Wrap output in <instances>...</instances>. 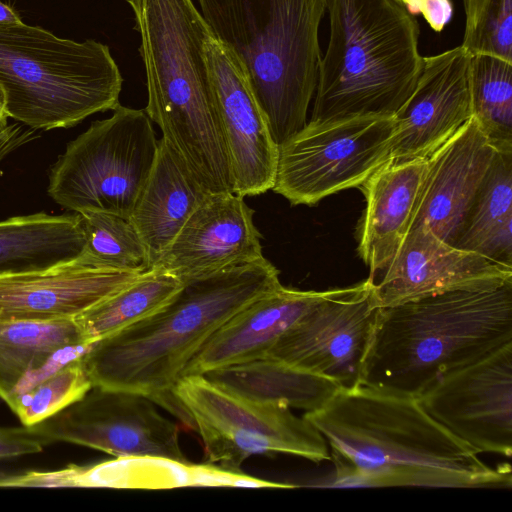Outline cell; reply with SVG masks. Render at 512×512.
I'll list each match as a JSON object with an SVG mask.
<instances>
[{
	"label": "cell",
	"instance_id": "1",
	"mask_svg": "<svg viewBox=\"0 0 512 512\" xmlns=\"http://www.w3.org/2000/svg\"><path fill=\"white\" fill-rule=\"evenodd\" d=\"M304 417L331 448L330 486L511 488L509 464L493 468L432 418L413 396L341 387Z\"/></svg>",
	"mask_w": 512,
	"mask_h": 512
},
{
	"label": "cell",
	"instance_id": "2",
	"mask_svg": "<svg viewBox=\"0 0 512 512\" xmlns=\"http://www.w3.org/2000/svg\"><path fill=\"white\" fill-rule=\"evenodd\" d=\"M281 285L265 257L184 282L155 313L89 347L82 358L92 385L139 393L164 407L207 339Z\"/></svg>",
	"mask_w": 512,
	"mask_h": 512
},
{
	"label": "cell",
	"instance_id": "3",
	"mask_svg": "<svg viewBox=\"0 0 512 512\" xmlns=\"http://www.w3.org/2000/svg\"><path fill=\"white\" fill-rule=\"evenodd\" d=\"M127 2L140 35L146 114L208 192H232L206 55L212 31L192 0Z\"/></svg>",
	"mask_w": 512,
	"mask_h": 512
},
{
	"label": "cell",
	"instance_id": "4",
	"mask_svg": "<svg viewBox=\"0 0 512 512\" xmlns=\"http://www.w3.org/2000/svg\"><path fill=\"white\" fill-rule=\"evenodd\" d=\"M509 342L512 281L378 308L358 384L417 398L445 373Z\"/></svg>",
	"mask_w": 512,
	"mask_h": 512
},
{
	"label": "cell",
	"instance_id": "5",
	"mask_svg": "<svg viewBox=\"0 0 512 512\" xmlns=\"http://www.w3.org/2000/svg\"><path fill=\"white\" fill-rule=\"evenodd\" d=\"M213 36L241 62L279 146L307 123L329 0H197Z\"/></svg>",
	"mask_w": 512,
	"mask_h": 512
},
{
	"label": "cell",
	"instance_id": "6",
	"mask_svg": "<svg viewBox=\"0 0 512 512\" xmlns=\"http://www.w3.org/2000/svg\"><path fill=\"white\" fill-rule=\"evenodd\" d=\"M310 120L394 116L420 75V27L401 0H329Z\"/></svg>",
	"mask_w": 512,
	"mask_h": 512
},
{
	"label": "cell",
	"instance_id": "7",
	"mask_svg": "<svg viewBox=\"0 0 512 512\" xmlns=\"http://www.w3.org/2000/svg\"><path fill=\"white\" fill-rule=\"evenodd\" d=\"M123 78L107 45L65 39L24 22L0 27L4 109L33 130L69 128L114 110Z\"/></svg>",
	"mask_w": 512,
	"mask_h": 512
},
{
	"label": "cell",
	"instance_id": "8",
	"mask_svg": "<svg viewBox=\"0 0 512 512\" xmlns=\"http://www.w3.org/2000/svg\"><path fill=\"white\" fill-rule=\"evenodd\" d=\"M158 151L145 110L118 105L70 141L49 171L48 194L61 207L129 219Z\"/></svg>",
	"mask_w": 512,
	"mask_h": 512
},
{
	"label": "cell",
	"instance_id": "9",
	"mask_svg": "<svg viewBox=\"0 0 512 512\" xmlns=\"http://www.w3.org/2000/svg\"><path fill=\"white\" fill-rule=\"evenodd\" d=\"M173 394L203 441L207 463L239 471L256 454L287 453L315 463L331 459L322 434L290 407L235 396L203 375L181 377Z\"/></svg>",
	"mask_w": 512,
	"mask_h": 512
},
{
	"label": "cell",
	"instance_id": "10",
	"mask_svg": "<svg viewBox=\"0 0 512 512\" xmlns=\"http://www.w3.org/2000/svg\"><path fill=\"white\" fill-rule=\"evenodd\" d=\"M394 116L310 120L278 146L272 190L292 205H314L360 187L391 158Z\"/></svg>",
	"mask_w": 512,
	"mask_h": 512
},
{
	"label": "cell",
	"instance_id": "11",
	"mask_svg": "<svg viewBox=\"0 0 512 512\" xmlns=\"http://www.w3.org/2000/svg\"><path fill=\"white\" fill-rule=\"evenodd\" d=\"M476 453L512 454V342L445 373L417 397Z\"/></svg>",
	"mask_w": 512,
	"mask_h": 512
},
{
	"label": "cell",
	"instance_id": "12",
	"mask_svg": "<svg viewBox=\"0 0 512 512\" xmlns=\"http://www.w3.org/2000/svg\"><path fill=\"white\" fill-rule=\"evenodd\" d=\"M377 309L369 277L333 289L280 337L265 358L353 387L359 383Z\"/></svg>",
	"mask_w": 512,
	"mask_h": 512
},
{
	"label": "cell",
	"instance_id": "13",
	"mask_svg": "<svg viewBox=\"0 0 512 512\" xmlns=\"http://www.w3.org/2000/svg\"><path fill=\"white\" fill-rule=\"evenodd\" d=\"M40 423L54 442L82 445L114 457L187 461L177 424L139 393L93 386L81 399Z\"/></svg>",
	"mask_w": 512,
	"mask_h": 512
},
{
	"label": "cell",
	"instance_id": "14",
	"mask_svg": "<svg viewBox=\"0 0 512 512\" xmlns=\"http://www.w3.org/2000/svg\"><path fill=\"white\" fill-rule=\"evenodd\" d=\"M206 55L218 120L225 142L233 193L256 196L272 190L278 145L235 54L213 35Z\"/></svg>",
	"mask_w": 512,
	"mask_h": 512
},
{
	"label": "cell",
	"instance_id": "15",
	"mask_svg": "<svg viewBox=\"0 0 512 512\" xmlns=\"http://www.w3.org/2000/svg\"><path fill=\"white\" fill-rule=\"evenodd\" d=\"M512 281V267L459 249L423 225L410 228L397 254L373 281L376 307L460 289L489 288Z\"/></svg>",
	"mask_w": 512,
	"mask_h": 512
},
{
	"label": "cell",
	"instance_id": "16",
	"mask_svg": "<svg viewBox=\"0 0 512 512\" xmlns=\"http://www.w3.org/2000/svg\"><path fill=\"white\" fill-rule=\"evenodd\" d=\"M470 58L460 45L423 57L416 86L394 115L392 161L428 158L471 119Z\"/></svg>",
	"mask_w": 512,
	"mask_h": 512
},
{
	"label": "cell",
	"instance_id": "17",
	"mask_svg": "<svg viewBox=\"0 0 512 512\" xmlns=\"http://www.w3.org/2000/svg\"><path fill=\"white\" fill-rule=\"evenodd\" d=\"M254 211L233 192L210 193L152 267L183 283L262 259Z\"/></svg>",
	"mask_w": 512,
	"mask_h": 512
},
{
	"label": "cell",
	"instance_id": "18",
	"mask_svg": "<svg viewBox=\"0 0 512 512\" xmlns=\"http://www.w3.org/2000/svg\"><path fill=\"white\" fill-rule=\"evenodd\" d=\"M13 487H81L117 489H171L190 486L293 488L205 462L193 464L160 456L115 457L92 465L69 464L54 471L13 475Z\"/></svg>",
	"mask_w": 512,
	"mask_h": 512
},
{
	"label": "cell",
	"instance_id": "19",
	"mask_svg": "<svg viewBox=\"0 0 512 512\" xmlns=\"http://www.w3.org/2000/svg\"><path fill=\"white\" fill-rule=\"evenodd\" d=\"M142 273L95 266L81 255L44 270L0 276V321L75 319Z\"/></svg>",
	"mask_w": 512,
	"mask_h": 512
},
{
	"label": "cell",
	"instance_id": "20",
	"mask_svg": "<svg viewBox=\"0 0 512 512\" xmlns=\"http://www.w3.org/2000/svg\"><path fill=\"white\" fill-rule=\"evenodd\" d=\"M496 152L471 117L427 158L410 228L423 225L453 245Z\"/></svg>",
	"mask_w": 512,
	"mask_h": 512
},
{
	"label": "cell",
	"instance_id": "21",
	"mask_svg": "<svg viewBox=\"0 0 512 512\" xmlns=\"http://www.w3.org/2000/svg\"><path fill=\"white\" fill-rule=\"evenodd\" d=\"M332 290L301 291L281 285L262 295L207 339L182 377L265 358L280 337Z\"/></svg>",
	"mask_w": 512,
	"mask_h": 512
},
{
	"label": "cell",
	"instance_id": "22",
	"mask_svg": "<svg viewBox=\"0 0 512 512\" xmlns=\"http://www.w3.org/2000/svg\"><path fill=\"white\" fill-rule=\"evenodd\" d=\"M426 168L427 158L390 160L360 186L366 206L358 252L372 281L390 265L409 232Z\"/></svg>",
	"mask_w": 512,
	"mask_h": 512
},
{
	"label": "cell",
	"instance_id": "23",
	"mask_svg": "<svg viewBox=\"0 0 512 512\" xmlns=\"http://www.w3.org/2000/svg\"><path fill=\"white\" fill-rule=\"evenodd\" d=\"M209 194L161 138L153 168L129 218L146 247L151 269Z\"/></svg>",
	"mask_w": 512,
	"mask_h": 512
},
{
	"label": "cell",
	"instance_id": "24",
	"mask_svg": "<svg viewBox=\"0 0 512 512\" xmlns=\"http://www.w3.org/2000/svg\"><path fill=\"white\" fill-rule=\"evenodd\" d=\"M90 346L75 319L0 321V398L7 402Z\"/></svg>",
	"mask_w": 512,
	"mask_h": 512
},
{
	"label": "cell",
	"instance_id": "25",
	"mask_svg": "<svg viewBox=\"0 0 512 512\" xmlns=\"http://www.w3.org/2000/svg\"><path fill=\"white\" fill-rule=\"evenodd\" d=\"M84 250L78 213H35L0 221V276L44 270L77 259Z\"/></svg>",
	"mask_w": 512,
	"mask_h": 512
},
{
	"label": "cell",
	"instance_id": "26",
	"mask_svg": "<svg viewBox=\"0 0 512 512\" xmlns=\"http://www.w3.org/2000/svg\"><path fill=\"white\" fill-rule=\"evenodd\" d=\"M202 375L235 396L306 412L321 408L341 388L332 380L271 358L218 368Z\"/></svg>",
	"mask_w": 512,
	"mask_h": 512
},
{
	"label": "cell",
	"instance_id": "27",
	"mask_svg": "<svg viewBox=\"0 0 512 512\" xmlns=\"http://www.w3.org/2000/svg\"><path fill=\"white\" fill-rule=\"evenodd\" d=\"M453 246L512 267V152H496Z\"/></svg>",
	"mask_w": 512,
	"mask_h": 512
},
{
	"label": "cell",
	"instance_id": "28",
	"mask_svg": "<svg viewBox=\"0 0 512 512\" xmlns=\"http://www.w3.org/2000/svg\"><path fill=\"white\" fill-rule=\"evenodd\" d=\"M182 286L183 282L174 275L153 268L75 320L92 345L152 315Z\"/></svg>",
	"mask_w": 512,
	"mask_h": 512
},
{
	"label": "cell",
	"instance_id": "29",
	"mask_svg": "<svg viewBox=\"0 0 512 512\" xmlns=\"http://www.w3.org/2000/svg\"><path fill=\"white\" fill-rule=\"evenodd\" d=\"M469 89L472 117L500 152H512V62L471 55Z\"/></svg>",
	"mask_w": 512,
	"mask_h": 512
},
{
	"label": "cell",
	"instance_id": "30",
	"mask_svg": "<svg viewBox=\"0 0 512 512\" xmlns=\"http://www.w3.org/2000/svg\"><path fill=\"white\" fill-rule=\"evenodd\" d=\"M78 214L85 236L82 255L89 263L136 273L151 269L146 247L129 219L99 211Z\"/></svg>",
	"mask_w": 512,
	"mask_h": 512
},
{
	"label": "cell",
	"instance_id": "31",
	"mask_svg": "<svg viewBox=\"0 0 512 512\" xmlns=\"http://www.w3.org/2000/svg\"><path fill=\"white\" fill-rule=\"evenodd\" d=\"M82 356L68 360L6 402L23 425H36L52 417L93 387Z\"/></svg>",
	"mask_w": 512,
	"mask_h": 512
},
{
	"label": "cell",
	"instance_id": "32",
	"mask_svg": "<svg viewBox=\"0 0 512 512\" xmlns=\"http://www.w3.org/2000/svg\"><path fill=\"white\" fill-rule=\"evenodd\" d=\"M462 46L470 55L486 54L512 62V0H463Z\"/></svg>",
	"mask_w": 512,
	"mask_h": 512
},
{
	"label": "cell",
	"instance_id": "33",
	"mask_svg": "<svg viewBox=\"0 0 512 512\" xmlns=\"http://www.w3.org/2000/svg\"><path fill=\"white\" fill-rule=\"evenodd\" d=\"M53 442L41 423L0 427V459L38 453Z\"/></svg>",
	"mask_w": 512,
	"mask_h": 512
},
{
	"label": "cell",
	"instance_id": "34",
	"mask_svg": "<svg viewBox=\"0 0 512 512\" xmlns=\"http://www.w3.org/2000/svg\"><path fill=\"white\" fill-rule=\"evenodd\" d=\"M422 13L431 28L440 32L452 14L449 0H416L414 5Z\"/></svg>",
	"mask_w": 512,
	"mask_h": 512
},
{
	"label": "cell",
	"instance_id": "35",
	"mask_svg": "<svg viewBox=\"0 0 512 512\" xmlns=\"http://www.w3.org/2000/svg\"><path fill=\"white\" fill-rule=\"evenodd\" d=\"M34 131L18 124H7L0 128V162L17 148L32 140Z\"/></svg>",
	"mask_w": 512,
	"mask_h": 512
},
{
	"label": "cell",
	"instance_id": "36",
	"mask_svg": "<svg viewBox=\"0 0 512 512\" xmlns=\"http://www.w3.org/2000/svg\"><path fill=\"white\" fill-rule=\"evenodd\" d=\"M23 22L18 12L0 1V27Z\"/></svg>",
	"mask_w": 512,
	"mask_h": 512
},
{
	"label": "cell",
	"instance_id": "37",
	"mask_svg": "<svg viewBox=\"0 0 512 512\" xmlns=\"http://www.w3.org/2000/svg\"><path fill=\"white\" fill-rule=\"evenodd\" d=\"M7 119H8V117H7V115L5 113V109H4V92L0 85V128H2L8 124Z\"/></svg>",
	"mask_w": 512,
	"mask_h": 512
},
{
	"label": "cell",
	"instance_id": "38",
	"mask_svg": "<svg viewBox=\"0 0 512 512\" xmlns=\"http://www.w3.org/2000/svg\"><path fill=\"white\" fill-rule=\"evenodd\" d=\"M402 2H404L406 5H408L411 9L414 7L415 3H416V0H401Z\"/></svg>",
	"mask_w": 512,
	"mask_h": 512
}]
</instances>
